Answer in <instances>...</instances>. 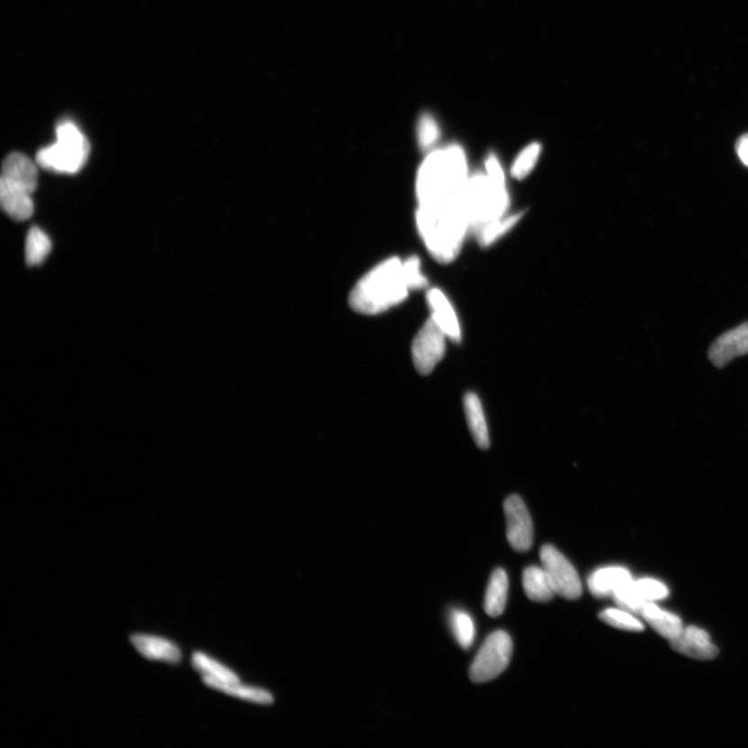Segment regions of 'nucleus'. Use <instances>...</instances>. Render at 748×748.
Segmentation results:
<instances>
[{
  "label": "nucleus",
  "mask_w": 748,
  "mask_h": 748,
  "mask_svg": "<svg viewBox=\"0 0 748 748\" xmlns=\"http://www.w3.org/2000/svg\"><path fill=\"white\" fill-rule=\"evenodd\" d=\"M468 180L463 147L453 144L430 151L417 173L418 206L443 205L460 199Z\"/></svg>",
  "instance_id": "obj_1"
},
{
  "label": "nucleus",
  "mask_w": 748,
  "mask_h": 748,
  "mask_svg": "<svg viewBox=\"0 0 748 748\" xmlns=\"http://www.w3.org/2000/svg\"><path fill=\"white\" fill-rule=\"evenodd\" d=\"M416 224L428 251L441 264L457 257L471 230L461 197L447 204L418 206Z\"/></svg>",
  "instance_id": "obj_2"
},
{
  "label": "nucleus",
  "mask_w": 748,
  "mask_h": 748,
  "mask_svg": "<svg viewBox=\"0 0 748 748\" xmlns=\"http://www.w3.org/2000/svg\"><path fill=\"white\" fill-rule=\"evenodd\" d=\"M410 292L403 260L388 258L356 283L349 294V305L360 314H381L401 304Z\"/></svg>",
  "instance_id": "obj_3"
},
{
  "label": "nucleus",
  "mask_w": 748,
  "mask_h": 748,
  "mask_svg": "<svg viewBox=\"0 0 748 748\" xmlns=\"http://www.w3.org/2000/svg\"><path fill=\"white\" fill-rule=\"evenodd\" d=\"M38 185V168L22 153H12L3 164L0 178V203L6 214L16 221L29 220L35 206L32 194Z\"/></svg>",
  "instance_id": "obj_4"
},
{
  "label": "nucleus",
  "mask_w": 748,
  "mask_h": 748,
  "mask_svg": "<svg viewBox=\"0 0 748 748\" xmlns=\"http://www.w3.org/2000/svg\"><path fill=\"white\" fill-rule=\"evenodd\" d=\"M461 202L471 231L477 233L489 222L507 214L509 206L507 185L491 180L487 173H477L469 177L461 194Z\"/></svg>",
  "instance_id": "obj_5"
},
{
  "label": "nucleus",
  "mask_w": 748,
  "mask_h": 748,
  "mask_svg": "<svg viewBox=\"0 0 748 748\" xmlns=\"http://www.w3.org/2000/svg\"><path fill=\"white\" fill-rule=\"evenodd\" d=\"M90 155V144L79 128L64 121L57 127L55 144L43 148L37 154V165L45 170L77 174L85 167Z\"/></svg>",
  "instance_id": "obj_6"
},
{
  "label": "nucleus",
  "mask_w": 748,
  "mask_h": 748,
  "mask_svg": "<svg viewBox=\"0 0 748 748\" xmlns=\"http://www.w3.org/2000/svg\"><path fill=\"white\" fill-rule=\"evenodd\" d=\"M513 653V643L507 632L496 631L485 639L469 671L472 682L485 683L507 670Z\"/></svg>",
  "instance_id": "obj_7"
},
{
  "label": "nucleus",
  "mask_w": 748,
  "mask_h": 748,
  "mask_svg": "<svg viewBox=\"0 0 748 748\" xmlns=\"http://www.w3.org/2000/svg\"><path fill=\"white\" fill-rule=\"evenodd\" d=\"M542 568L549 579L555 595L567 599H577L582 595V584L578 572L567 558L554 545H545L540 552Z\"/></svg>",
  "instance_id": "obj_8"
},
{
  "label": "nucleus",
  "mask_w": 748,
  "mask_h": 748,
  "mask_svg": "<svg viewBox=\"0 0 748 748\" xmlns=\"http://www.w3.org/2000/svg\"><path fill=\"white\" fill-rule=\"evenodd\" d=\"M448 337L437 323L429 319L415 337L412 356L417 372L428 375L437 366L446 352Z\"/></svg>",
  "instance_id": "obj_9"
},
{
  "label": "nucleus",
  "mask_w": 748,
  "mask_h": 748,
  "mask_svg": "<svg viewBox=\"0 0 748 748\" xmlns=\"http://www.w3.org/2000/svg\"><path fill=\"white\" fill-rule=\"evenodd\" d=\"M504 514L507 518V536L515 551L527 552L534 543V525L521 497L509 496L504 502Z\"/></svg>",
  "instance_id": "obj_10"
},
{
  "label": "nucleus",
  "mask_w": 748,
  "mask_h": 748,
  "mask_svg": "<svg viewBox=\"0 0 748 748\" xmlns=\"http://www.w3.org/2000/svg\"><path fill=\"white\" fill-rule=\"evenodd\" d=\"M669 596V589L653 579L630 581L616 591L612 597L622 609L640 615L644 606L648 602L662 599Z\"/></svg>",
  "instance_id": "obj_11"
},
{
  "label": "nucleus",
  "mask_w": 748,
  "mask_h": 748,
  "mask_svg": "<svg viewBox=\"0 0 748 748\" xmlns=\"http://www.w3.org/2000/svg\"><path fill=\"white\" fill-rule=\"evenodd\" d=\"M748 354V322L721 335L709 350L714 365L721 368L736 356Z\"/></svg>",
  "instance_id": "obj_12"
},
{
  "label": "nucleus",
  "mask_w": 748,
  "mask_h": 748,
  "mask_svg": "<svg viewBox=\"0 0 748 748\" xmlns=\"http://www.w3.org/2000/svg\"><path fill=\"white\" fill-rule=\"evenodd\" d=\"M672 650L687 657L698 660H711L718 655V649L711 643L707 633L698 626H689L680 635L671 640Z\"/></svg>",
  "instance_id": "obj_13"
},
{
  "label": "nucleus",
  "mask_w": 748,
  "mask_h": 748,
  "mask_svg": "<svg viewBox=\"0 0 748 748\" xmlns=\"http://www.w3.org/2000/svg\"><path fill=\"white\" fill-rule=\"evenodd\" d=\"M428 306L431 310L430 318L439 326L448 339L461 342L462 329L460 321L453 305L447 296L440 289L433 288L427 294Z\"/></svg>",
  "instance_id": "obj_14"
},
{
  "label": "nucleus",
  "mask_w": 748,
  "mask_h": 748,
  "mask_svg": "<svg viewBox=\"0 0 748 748\" xmlns=\"http://www.w3.org/2000/svg\"><path fill=\"white\" fill-rule=\"evenodd\" d=\"M134 648L147 659L158 660L167 663H178L181 651L170 640L158 636L134 635L131 637Z\"/></svg>",
  "instance_id": "obj_15"
},
{
  "label": "nucleus",
  "mask_w": 748,
  "mask_h": 748,
  "mask_svg": "<svg viewBox=\"0 0 748 748\" xmlns=\"http://www.w3.org/2000/svg\"><path fill=\"white\" fill-rule=\"evenodd\" d=\"M630 572L625 568L610 567L597 570L589 578L591 594L598 598L613 596L624 585L632 581Z\"/></svg>",
  "instance_id": "obj_16"
},
{
  "label": "nucleus",
  "mask_w": 748,
  "mask_h": 748,
  "mask_svg": "<svg viewBox=\"0 0 748 748\" xmlns=\"http://www.w3.org/2000/svg\"><path fill=\"white\" fill-rule=\"evenodd\" d=\"M464 409L472 437L478 447L488 449L490 436L487 420H485L482 402L475 393L469 392L464 395Z\"/></svg>",
  "instance_id": "obj_17"
},
{
  "label": "nucleus",
  "mask_w": 748,
  "mask_h": 748,
  "mask_svg": "<svg viewBox=\"0 0 748 748\" xmlns=\"http://www.w3.org/2000/svg\"><path fill=\"white\" fill-rule=\"evenodd\" d=\"M640 616L648 622L652 628L659 633L660 635L667 639H673L678 637L682 633V621L671 612L660 609L657 605L648 602L646 603Z\"/></svg>",
  "instance_id": "obj_18"
},
{
  "label": "nucleus",
  "mask_w": 748,
  "mask_h": 748,
  "mask_svg": "<svg viewBox=\"0 0 748 748\" xmlns=\"http://www.w3.org/2000/svg\"><path fill=\"white\" fill-rule=\"evenodd\" d=\"M509 579L507 572L497 569L490 579L484 598V610L488 616H501L508 602Z\"/></svg>",
  "instance_id": "obj_19"
},
{
  "label": "nucleus",
  "mask_w": 748,
  "mask_h": 748,
  "mask_svg": "<svg viewBox=\"0 0 748 748\" xmlns=\"http://www.w3.org/2000/svg\"><path fill=\"white\" fill-rule=\"evenodd\" d=\"M203 682L212 689L248 700V702L261 705H271L274 703V697L271 693L265 689H256V687L244 686L240 685V683L226 684L207 677H203Z\"/></svg>",
  "instance_id": "obj_20"
},
{
  "label": "nucleus",
  "mask_w": 748,
  "mask_h": 748,
  "mask_svg": "<svg viewBox=\"0 0 748 748\" xmlns=\"http://www.w3.org/2000/svg\"><path fill=\"white\" fill-rule=\"evenodd\" d=\"M523 588L531 601L544 603L554 599L555 592L543 568L529 567L524 571Z\"/></svg>",
  "instance_id": "obj_21"
},
{
  "label": "nucleus",
  "mask_w": 748,
  "mask_h": 748,
  "mask_svg": "<svg viewBox=\"0 0 748 748\" xmlns=\"http://www.w3.org/2000/svg\"><path fill=\"white\" fill-rule=\"evenodd\" d=\"M192 663L194 669L201 673L202 677L217 680L226 684L239 683V678L235 672L202 652L194 653Z\"/></svg>",
  "instance_id": "obj_22"
},
{
  "label": "nucleus",
  "mask_w": 748,
  "mask_h": 748,
  "mask_svg": "<svg viewBox=\"0 0 748 748\" xmlns=\"http://www.w3.org/2000/svg\"><path fill=\"white\" fill-rule=\"evenodd\" d=\"M524 212L507 215L489 222L477 232V239L483 248H488L508 234L523 218Z\"/></svg>",
  "instance_id": "obj_23"
},
{
  "label": "nucleus",
  "mask_w": 748,
  "mask_h": 748,
  "mask_svg": "<svg viewBox=\"0 0 748 748\" xmlns=\"http://www.w3.org/2000/svg\"><path fill=\"white\" fill-rule=\"evenodd\" d=\"M51 252V240L42 229L32 227L25 242V259L31 266L43 264Z\"/></svg>",
  "instance_id": "obj_24"
},
{
  "label": "nucleus",
  "mask_w": 748,
  "mask_h": 748,
  "mask_svg": "<svg viewBox=\"0 0 748 748\" xmlns=\"http://www.w3.org/2000/svg\"><path fill=\"white\" fill-rule=\"evenodd\" d=\"M542 153V146L540 143H531L518 153L510 168L511 176L515 179L522 180L527 178L528 175L536 167L540 155Z\"/></svg>",
  "instance_id": "obj_25"
},
{
  "label": "nucleus",
  "mask_w": 748,
  "mask_h": 748,
  "mask_svg": "<svg viewBox=\"0 0 748 748\" xmlns=\"http://www.w3.org/2000/svg\"><path fill=\"white\" fill-rule=\"evenodd\" d=\"M451 628L463 649H469L475 637V626L468 613L461 610L451 612Z\"/></svg>",
  "instance_id": "obj_26"
},
{
  "label": "nucleus",
  "mask_w": 748,
  "mask_h": 748,
  "mask_svg": "<svg viewBox=\"0 0 748 748\" xmlns=\"http://www.w3.org/2000/svg\"><path fill=\"white\" fill-rule=\"evenodd\" d=\"M440 127L430 114L424 113L417 127L418 144L424 151H433L440 139Z\"/></svg>",
  "instance_id": "obj_27"
},
{
  "label": "nucleus",
  "mask_w": 748,
  "mask_h": 748,
  "mask_svg": "<svg viewBox=\"0 0 748 748\" xmlns=\"http://www.w3.org/2000/svg\"><path fill=\"white\" fill-rule=\"evenodd\" d=\"M599 618L615 628L626 631H643L644 625L624 609H606L599 613Z\"/></svg>",
  "instance_id": "obj_28"
},
{
  "label": "nucleus",
  "mask_w": 748,
  "mask_h": 748,
  "mask_svg": "<svg viewBox=\"0 0 748 748\" xmlns=\"http://www.w3.org/2000/svg\"><path fill=\"white\" fill-rule=\"evenodd\" d=\"M403 266L410 291H419V289L428 286V281L421 271V261L419 257L410 256V257L403 260Z\"/></svg>",
  "instance_id": "obj_29"
},
{
  "label": "nucleus",
  "mask_w": 748,
  "mask_h": 748,
  "mask_svg": "<svg viewBox=\"0 0 748 748\" xmlns=\"http://www.w3.org/2000/svg\"><path fill=\"white\" fill-rule=\"evenodd\" d=\"M484 165L485 171H487L485 173H487L488 176L491 180L498 182V184L507 185V179H505L503 167L494 153H490L488 155Z\"/></svg>",
  "instance_id": "obj_30"
},
{
  "label": "nucleus",
  "mask_w": 748,
  "mask_h": 748,
  "mask_svg": "<svg viewBox=\"0 0 748 748\" xmlns=\"http://www.w3.org/2000/svg\"><path fill=\"white\" fill-rule=\"evenodd\" d=\"M736 151L741 161L748 167V134H744L738 140Z\"/></svg>",
  "instance_id": "obj_31"
}]
</instances>
